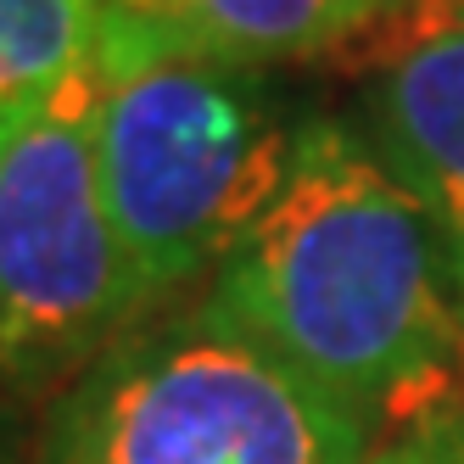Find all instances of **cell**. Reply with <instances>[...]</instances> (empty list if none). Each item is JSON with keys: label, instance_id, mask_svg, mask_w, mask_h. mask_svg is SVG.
I'll use <instances>...</instances> for the list:
<instances>
[{"label": "cell", "instance_id": "cell-1", "mask_svg": "<svg viewBox=\"0 0 464 464\" xmlns=\"http://www.w3.org/2000/svg\"><path fill=\"white\" fill-rule=\"evenodd\" d=\"M208 296L375 430L464 403V319L430 218L342 118L296 123L285 185Z\"/></svg>", "mask_w": 464, "mask_h": 464}, {"label": "cell", "instance_id": "cell-7", "mask_svg": "<svg viewBox=\"0 0 464 464\" xmlns=\"http://www.w3.org/2000/svg\"><path fill=\"white\" fill-rule=\"evenodd\" d=\"M102 0H0V151L95 68Z\"/></svg>", "mask_w": 464, "mask_h": 464}, {"label": "cell", "instance_id": "cell-2", "mask_svg": "<svg viewBox=\"0 0 464 464\" xmlns=\"http://www.w3.org/2000/svg\"><path fill=\"white\" fill-rule=\"evenodd\" d=\"M90 79L102 196L157 314L213 280L263 218L303 118H285L257 68L162 45L118 17L102 23Z\"/></svg>", "mask_w": 464, "mask_h": 464}, {"label": "cell", "instance_id": "cell-6", "mask_svg": "<svg viewBox=\"0 0 464 464\" xmlns=\"http://www.w3.org/2000/svg\"><path fill=\"white\" fill-rule=\"evenodd\" d=\"M107 17L213 62L269 73L280 62L353 51L397 0H102Z\"/></svg>", "mask_w": 464, "mask_h": 464}, {"label": "cell", "instance_id": "cell-4", "mask_svg": "<svg viewBox=\"0 0 464 464\" xmlns=\"http://www.w3.org/2000/svg\"><path fill=\"white\" fill-rule=\"evenodd\" d=\"M95 162V79L0 151V392H68L146 319Z\"/></svg>", "mask_w": 464, "mask_h": 464}, {"label": "cell", "instance_id": "cell-9", "mask_svg": "<svg viewBox=\"0 0 464 464\" xmlns=\"http://www.w3.org/2000/svg\"><path fill=\"white\" fill-rule=\"evenodd\" d=\"M0 464H6V437H0Z\"/></svg>", "mask_w": 464, "mask_h": 464}, {"label": "cell", "instance_id": "cell-8", "mask_svg": "<svg viewBox=\"0 0 464 464\" xmlns=\"http://www.w3.org/2000/svg\"><path fill=\"white\" fill-rule=\"evenodd\" d=\"M363 464H464V403L420 414L409 425L375 437Z\"/></svg>", "mask_w": 464, "mask_h": 464}, {"label": "cell", "instance_id": "cell-3", "mask_svg": "<svg viewBox=\"0 0 464 464\" xmlns=\"http://www.w3.org/2000/svg\"><path fill=\"white\" fill-rule=\"evenodd\" d=\"M375 437L202 291L146 314L56 397L40 464H363Z\"/></svg>", "mask_w": 464, "mask_h": 464}, {"label": "cell", "instance_id": "cell-5", "mask_svg": "<svg viewBox=\"0 0 464 464\" xmlns=\"http://www.w3.org/2000/svg\"><path fill=\"white\" fill-rule=\"evenodd\" d=\"M363 62V140L409 185L464 319V0H397Z\"/></svg>", "mask_w": 464, "mask_h": 464}]
</instances>
